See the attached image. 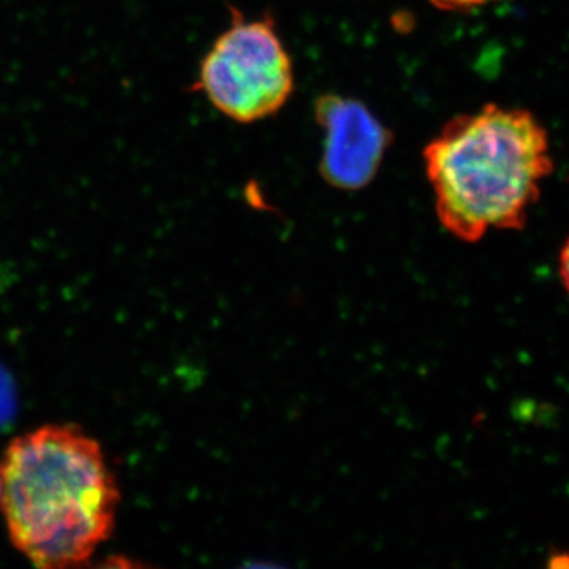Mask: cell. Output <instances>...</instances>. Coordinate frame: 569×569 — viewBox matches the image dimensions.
<instances>
[{"label":"cell","instance_id":"cell-1","mask_svg":"<svg viewBox=\"0 0 569 569\" xmlns=\"http://www.w3.org/2000/svg\"><path fill=\"white\" fill-rule=\"evenodd\" d=\"M0 475L11 542L36 567H80L111 537L121 492L99 441L78 427L14 438Z\"/></svg>","mask_w":569,"mask_h":569},{"label":"cell","instance_id":"cell-2","mask_svg":"<svg viewBox=\"0 0 569 569\" xmlns=\"http://www.w3.org/2000/svg\"><path fill=\"white\" fill-rule=\"evenodd\" d=\"M441 224L462 241L518 230L552 171L548 133L523 110L488 104L451 119L426 146Z\"/></svg>","mask_w":569,"mask_h":569},{"label":"cell","instance_id":"cell-3","mask_svg":"<svg viewBox=\"0 0 569 569\" xmlns=\"http://www.w3.org/2000/svg\"><path fill=\"white\" fill-rule=\"evenodd\" d=\"M198 89L236 122L261 121L284 107L295 89L293 62L269 18L233 22L201 63Z\"/></svg>","mask_w":569,"mask_h":569},{"label":"cell","instance_id":"cell-4","mask_svg":"<svg viewBox=\"0 0 569 569\" xmlns=\"http://www.w3.org/2000/svg\"><path fill=\"white\" fill-rule=\"evenodd\" d=\"M316 119L325 133L320 174L339 190L365 189L383 162L392 133L369 108L348 97H320Z\"/></svg>","mask_w":569,"mask_h":569},{"label":"cell","instance_id":"cell-5","mask_svg":"<svg viewBox=\"0 0 569 569\" xmlns=\"http://www.w3.org/2000/svg\"><path fill=\"white\" fill-rule=\"evenodd\" d=\"M13 387L9 376L0 369V427L9 422L13 415L14 399Z\"/></svg>","mask_w":569,"mask_h":569},{"label":"cell","instance_id":"cell-6","mask_svg":"<svg viewBox=\"0 0 569 569\" xmlns=\"http://www.w3.org/2000/svg\"><path fill=\"white\" fill-rule=\"evenodd\" d=\"M429 2L437 7L438 10L466 11L485 6L490 0H429Z\"/></svg>","mask_w":569,"mask_h":569},{"label":"cell","instance_id":"cell-7","mask_svg":"<svg viewBox=\"0 0 569 569\" xmlns=\"http://www.w3.org/2000/svg\"><path fill=\"white\" fill-rule=\"evenodd\" d=\"M560 276L561 282H563L569 293V239L560 253Z\"/></svg>","mask_w":569,"mask_h":569},{"label":"cell","instance_id":"cell-8","mask_svg":"<svg viewBox=\"0 0 569 569\" xmlns=\"http://www.w3.org/2000/svg\"><path fill=\"white\" fill-rule=\"evenodd\" d=\"M0 511H2V475H0Z\"/></svg>","mask_w":569,"mask_h":569}]
</instances>
